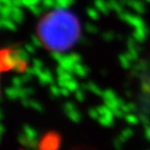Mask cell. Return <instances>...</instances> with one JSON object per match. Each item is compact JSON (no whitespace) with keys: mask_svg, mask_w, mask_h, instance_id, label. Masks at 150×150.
I'll use <instances>...</instances> for the list:
<instances>
[{"mask_svg":"<svg viewBox=\"0 0 150 150\" xmlns=\"http://www.w3.org/2000/svg\"><path fill=\"white\" fill-rule=\"evenodd\" d=\"M39 40L48 50L63 52L71 49L80 35L78 19L68 9H53L38 24Z\"/></svg>","mask_w":150,"mask_h":150,"instance_id":"cell-1","label":"cell"},{"mask_svg":"<svg viewBox=\"0 0 150 150\" xmlns=\"http://www.w3.org/2000/svg\"><path fill=\"white\" fill-rule=\"evenodd\" d=\"M14 66V59L11 55V52L6 51V50H0V87H1L2 74L11 70Z\"/></svg>","mask_w":150,"mask_h":150,"instance_id":"cell-2","label":"cell"}]
</instances>
